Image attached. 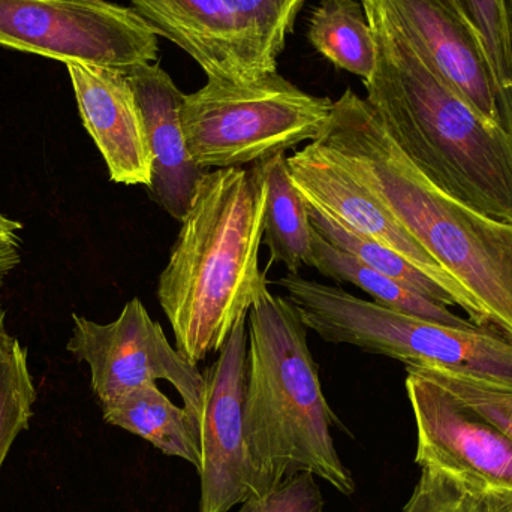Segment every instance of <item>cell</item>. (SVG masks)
Wrapping results in <instances>:
<instances>
[{
  "label": "cell",
  "instance_id": "obj_1",
  "mask_svg": "<svg viewBox=\"0 0 512 512\" xmlns=\"http://www.w3.org/2000/svg\"><path fill=\"white\" fill-rule=\"evenodd\" d=\"M378 47L364 83L376 116L415 168L457 203L512 225V135L448 86L372 5Z\"/></svg>",
  "mask_w": 512,
  "mask_h": 512
},
{
  "label": "cell",
  "instance_id": "obj_2",
  "mask_svg": "<svg viewBox=\"0 0 512 512\" xmlns=\"http://www.w3.org/2000/svg\"><path fill=\"white\" fill-rule=\"evenodd\" d=\"M316 141L453 276L512 342V225L487 218L432 185L403 155L366 98L345 90Z\"/></svg>",
  "mask_w": 512,
  "mask_h": 512
},
{
  "label": "cell",
  "instance_id": "obj_3",
  "mask_svg": "<svg viewBox=\"0 0 512 512\" xmlns=\"http://www.w3.org/2000/svg\"><path fill=\"white\" fill-rule=\"evenodd\" d=\"M267 185L258 168L207 170L198 182L158 298L176 349L198 366L219 352L267 282L259 268Z\"/></svg>",
  "mask_w": 512,
  "mask_h": 512
},
{
  "label": "cell",
  "instance_id": "obj_4",
  "mask_svg": "<svg viewBox=\"0 0 512 512\" xmlns=\"http://www.w3.org/2000/svg\"><path fill=\"white\" fill-rule=\"evenodd\" d=\"M245 436L254 495L310 472L345 496L354 478L334 447L339 424L307 345V328L288 298L258 289L248 315Z\"/></svg>",
  "mask_w": 512,
  "mask_h": 512
},
{
  "label": "cell",
  "instance_id": "obj_5",
  "mask_svg": "<svg viewBox=\"0 0 512 512\" xmlns=\"http://www.w3.org/2000/svg\"><path fill=\"white\" fill-rule=\"evenodd\" d=\"M276 283L304 327L324 342L512 387V342L496 328L466 330L424 321L300 274H285Z\"/></svg>",
  "mask_w": 512,
  "mask_h": 512
},
{
  "label": "cell",
  "instance_id": "obj_6",
  "mask_svg": "<svg viewBox=\"0 0 512 512\" xmlns=\"http://www.w3.org/2000/svg\"><path fill=\"white\" fill-rule=\"evenodd\" d=\"M333 105L277 71L248 83L209 78L183 98L182 122L189 152L201 170L245 168L319 140Z\"/></svg>",
  "mask_w": 512,
  "mask_h": 512
},
{
  "label": "cell",
  "instance_id": "obj_7",
  "mask_svg": "<svg viewBox=\"0 0 512 512\" xmlns=\"http://www.w3.org/2000/svg\"><path fill=\"white\" fill-rule=\"evenodd\" d=\"M158 36L134 9L108 0H0V45L66 65L129 71L155 63Z\"/></svg>",
  "mask_w": 512,
  "mask_h": 512
},
{
  "label": "cell",
  "instance_id": "obj_8",
  "mask_svg": "<svg viewBox=\"0 0 512 512\" xmlns=\"http://www.w3.org/2000/svg\"><path fill=\"white\" fill-rule=\"evenodd\" d=\"M68 351L89 366L92 390L101 406L162 379L176 388L186 411L200 423L204 375L171 346L140 298L128 301L110 324L72 316Z\"/></svg>",
  "mask_w": 512,
  "mask_h": 512
},
{
  "label": "cell",
  "instance_id": "obj_9",
  "mask_svg": "<svg viewBox=\"0 0 512 512\" xmlns=\"http://www.w3.org/2000/svg\"><path fill=\"white\" fill-rule=\"evenodd\" d=\"M360 2L372 3L448 86L512 135V101L496 78L483 38L454 0Z\"/></svg>",
  "mask_w": 512,
  "mask_h": 512
},
{
  "label": "cell",
  "instance_id": "obj_10",
  "mask_svg": "<svg viewBox=\"0 0 512 512\" xmlns=\"http://www.w3.org/2000/svg\"><path fill=\"white\" fill-rule=\"evenodd\" d=\"M406 372L421 469L444 472L480 493L512 489L510 436L415 367L406 366Z\"/></svg>",
  "mask_w": 512,
  "mask_h": 512
},
{
  "label": "cell",
  "instance_id": "obj_11",
  "mask_svg": "<svg viewBox=\"0 0 512 512\" xmlns=\"http://www.w3.org/2000/svg\"><path fill=\"white\" fill-rule=\"evenodd\" d=\"M288 168L292 183L310 207L348 230L393 249L447 286L474 324L490 327L478 301L352 176L330 147L312 141L289 156Z\"/></svg>",
  "mask_w": 512,
  "mask_h": 512
},
{
  "label": "cell",
  "instance_id": "obj_12",
  "mask_svg": "<svg viewBox=\"0 0 512 512\" xmlns=\"http://www.w3.org/2000/svg\"><path fill=\"white\" fill-rule=\"evenodd\" d=\"M248 316L240 319L203 373L206 381L200 423V511L228 512L254 495L245 436L248 385Z\"/></svg>",
  "mask_w": 512,
  "mask_h": 512
},
{
  "label": "cell",
  "instance_id": "obj_13",
  "mask_svg": "<svg viewBox=\"0 0 512 512\" xmlns=\"http://www.w3.org/2000/svg\"><path fill=\"white\" fill-rule=\"evenodd\" d=\"M158 35L182 48L207 77L248 83L277 71L228 0H129Z\"/></svg>",
  "mask_w": 512,
  "mask_h": 512
},
{
  "label": "cell",
  "instance_id": "obj_14",
  "mask_svg": "<svg viewBox=\"0 0 512 512\" xmlns=\"http://www.w3.org/2000/svg\"><path fill=\"white\" fill-rule=\"evenodd\" d=\"M66 68L84 128L101 152L111 182L149 188L152 153L128 74L86 63Z\"/></svg>",
  "mask_w": 512,
  "mask_h": 512
},
{
  "label": "cell",
  "instance_id": "obj_15",
  "mask_svg": "<svg viewBox=\"0 0 512 512\" xmlns=\"http://www.w3.org/2000/svg\"><path fill=\"white\" fill-rule=\"evenodd\" d=\"M125 72L137 96L152 153V183L147 189L152 200L180 222L206 173L195 164L186 141L182 122L185 93L158 62Z\"/></svg>",
  "mask_w": 512,
  "mask_h": 512
},
{
  "label": "cell",
  "instance_id": "obj_16",
  "mask_svg": "<svg viewBox=\"0 0 512 512\" xmlns=\"http://www.w3.org/2000/svg\"><path fill=\"white\" fill-rule=\"evenodd\" d=\"M104 420L134 433L171 457L201 469L200 432L185 408L174 405L158 385L149 384L102 406Z\"/></svg>",
  "mask_w": 512,
  "mask_h": 512
},
{
  "label": "cell",
  "instance_id": "obj_17",
  "mask_svg": "<svg viewBox=\"0 0 512 512\" xmlns=\"http://www.w3.org/2000/svg\"><path fill=\"white\" fill-rule=\"evenodd\" d=\"M312 268L339 283H351L369 294L375 303L424 321L450 325L456 328H475L480 325L460 318L448 309L447 304L421 294L411 286L403 285L336 248L313 230Z\"/></svg>",
  "mask_w": 512,
  "mask_h": 512
},
{
  "label": "cell",
  "instance_id": "obj_18",
  "mask_svg": "<svg viewBox=\"0 0 512 512\" xmlns=\"http://www.w3.org/2000/svg\"><path fill=\"white\" fill-rule=\"evenodd\" d=\"M267 185L264 236L270 264L282 262L288 273L312 267L313 228L306 201L289 176L285 153L255 164Z\"/></svg>",
  "mask_w": 512,
  "mask_h": 512
},
{
  "label": "cell",
  "instance_id": "obj_19",
  "mask_svg": "<svg viewBox=\"0 0 512 512\" xmlns=\"http://www.w3.org/2000/svg\"><path fill=\"white\" fill-rule=\"evenodd\" d=\"M307 38L336 68L364 83L372 77L378 47L360 0H322L310 15Z\"/></svg>",
  "mask_w": 512,
  "mask_h": 512
},
{
  "label": "cell",
  "instance_id": "obj_20",
  "mask_svg": "<svg viewBox=\"0 0 512 512\" xmlns=\"http://www.w3.org/2000/svg\"><path fill=\"white\" fill-rule=\"evenodd\" d=\"M307 210H309L310 224H312L313 230L319 236L324 237L331 245L354 255L367 267L373 268V270L379 271V273L385 274V276L391 277V279L397 280L403 285L417 289L427 297L435 298V300L441 301L447 306L460 307L456 295L447 286L424 273L417 265L412 264L411 261L394 252L393 249L379 245L373 240L366 239V237L348 230V228L325 216L324 213L313 209L309 204H307Z\"/></svg>",
  "mask_w": 512,
  "mask_h": 512
},
{
  "label": "cell",
  "instance_id": "obj_21",
  "mask_svg": "<svg viewBox=\"0 0 512 512\" xmlns=\"http://www.w3.org/2000/svg\"><path fill=\"white\" fill-rule=\"evenodd\" d=\"M35 402L26 349L0 328V471L15 439L29 426Z\"/></svg>",
  "mask_w": 512,
  "mask_h": 512
},
{
  "label": "cell",
  "instance_id": "obj_22",
  "mask_svg": "<svg viewBox=\"0 0 512 512\" xmlns=\"http://www.w3.org/2000/svg\"><path fill=\"white\" fill-rule=\"evenodd\" d=\"M415 367V366H411ZM441 385L454 399L486 418L512 439V387L480 381L444 370L415 367Z\"/></svg>",
  "mask_w": 512,
  "mask_h": 512
},
{
  "label": "cell",
  "instance_id": "obj_23",
  "mask_svg": "<svg viewBox=\"0 0 512 512\" xmlns=\"http://www.w3.org/2000/svg\"><path fill=\"white\" fill-rule=\"evenodd\" d=\"M486 45L496 78L512 101V45L505 0H454Z\"/></svg>",
  "mask_w": 512,
  "mask_h": 512
},
{
  "label": "cell",
  "instance_id": "obj_24",
  "mask_svg": "<svg viewBox=\"0 0 512 512\" xmlns=\"http://www.w3.org/2000/svg\"><path fill=\"white\" fill-rule=\"evenodd\" d=\"M242 15L271 63L277 66L286 38L306 0H228Z\"/></svg>",
  "mask_w": 512,
  "mask_h": 512
},
{
  "label": "cell",
  "instance_id": "obj_25",
  "mask_svg": "<svg viewBox=\"0 0 512 512\" xmlns=\"http://www.w3.org/2000/svg\"><path fill=\"white\" fill-rule=\"evenodd\" d=\"M403 512H483L481 493L457 478L423 469Z\"/></svg>",
  "mask_w": 512,
  "mask_h": 512
},
{
  "label": "cell",
  "instance_id": "obj_26",
  "mask_svg": "<svg viewBox=\"0 0 512 512\" xmlns=\"http://www.w3.org/2000/svg\"><path fill=\"white\" fill-rule=\"evenodd\" d=\"M310 472L292 475L273 489L245 499L239 512H324V498Z\"/></svg>",
  "mask_w": 512,
  "mask_h": 512
},
{
  "label": "cell",
  "instance_id": "obj_27",
  "mask_svg": "<svg viewBox=\"0 0 512 512\" xmlns=\"http://www.w3.org/2000/svg\"><path fill=\"white\" fill-rule=\"evenodd\" d=\"M483 512H512V489L487 490L481 493Z\"/></svg>",
  "mask_w": 512,
  "mask_h": 512
},
{
  "label": "cell",
  "instance_id": "obj_28",
  "mask_svg": "<svg viewBox=\"0 0 512 512\" xmlns=\"http://www.w3.org/2000/svg\"><path fill=\"white\" fill-rule=\"evenodd\" d=\"M21 224L6 218L0 213V248L3 246L17 245L20 246V237L18 233L21 231Z\"/></svg>",
  "mask_w": 512,
  "mask_h": 512
},
{
  "label": "cell",
  "instance_id": "obj_29",
  "mask_svg": "<svg viewBox=\"0 0 512 512\" xmlns=\"http://www.w3.org/2000/svg\"><path fill=\"white\" fill-rule=\"evenodd\" d=\"M507 3L508 24H510L511 45H512V0H505Z\"/></svg>",
  "mask_w": 512,
  "mask_h": 512
},
{
  "label": "cell",
  "instance_id": "obj_30",
  "mask_svg": "<svg viewBox=\"0 0 512 512\" xmlns=\"http://www.w3.org/2000/svg\"><path fill=\"white\" fill-rule=\"evenodd\" d=\"M5 327V309L2 306V300H0V328Z\"/></svg>",
  "mask_w": 512,
  "mask_h": 512
},
{
  "label": "cell",
  "instance_id": "obj_31",
  "mask_svg": "<svg viewBox=\"0 0 512 512\" xmlns=\"http://www.w3.org/2000/svg\"><path fill=\"white\" fill-rule=\"evenodd\" d=\"M75 2L102 3L105 2V0H75Z\"/></svg>",
  "mask_w": 512,
  "mask_h": 512
}]
</instances>
